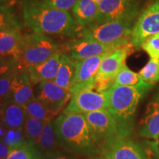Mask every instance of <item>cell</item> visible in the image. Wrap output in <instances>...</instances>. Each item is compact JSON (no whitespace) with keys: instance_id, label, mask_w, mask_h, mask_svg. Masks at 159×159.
<instances>
[{"instance_id":"obj_30","label":"cell","mask_w":159,"mask_h":159,"mask_svg":"<svg viewBox=\"0 0 159 159\" xmlns=\"http://www.w3.org/2000/svg\"><path fill=\"white\" fill-rule=\"evenodd\" d=\"M19 69L11 71L0 78V108L6 102L9 101L11 97L12 85L13 80Z\"/></svg>"},{"instance_id":"obj_15","label":"cell","mask_w":159,"mask_h":159,"mask_svg":"<svg viewBox=\"0 0 159 159\" xmlns=\"http://www.w3.org/2000/svg\"><path fill=\"white\" fill-rule=\"evenodd\" d=\"M138 134L147 139L159 138V90L148 103L144 116L139 125Z\"/></svg>"},{"instance_id":"obj_5","label":"cell","mask_w":159,"mask_h":159,"mask_svg":"<svg viewBox=\"0 0 159 159\" xmlns=\"http://www.w3.org/2000/svg\"><path fill=\"white\" fill-rule=\"evenodd\" d=\"M135 19L93 23L81 30V37L102 43L130 42Z\"/></svg>"},{"instance_id":"obj_2","label":"cell","mask_w":159,"mask_h":159,"mask_svg":"<svg viewBox=\"0 0 159 159\" xmlns=\"http://www.w3.org/2000/svg\"><path fill=\"white\" fill-rule=\"evenodd\" d=\"M56 141L66 152L80 158L100 155V148L85 115L62 113L54 120Z\"/></svg>"},{"instance_id":"obj_29","label":"cell","mask_w":159,"mask_h":159,"mask_svg":"<svg viewBox=\"0 0 159 159\" xmlns=\"http://www.w3.org/2000/svg\"><path fill=\"white\" fill-rule=\"evenodd\" d=\"M2 142L9 146L11 148H14L27 142L25 131L23 128H9L6 130Z\"/></svg>"},{"instance_id":"obj_4","label":"cell","mask_w":159,"mask_h":159,"mask_svg":"<svg viewBox=\"0 0 159 159\" xmlns=\"http://www.w3.org/2000/svg\"><path fill=\"white\" fill-rule=\"evenodd\" d=\"M61 50L59 43L49 35L35 32L22 33L17 57L19 69L27 70L47 61Z\"/></svg>"},{"instance_id":"obj_31","label":"cell","mask_w":159,"mask_h":159,"mask_svg":"<svg viewBox=\"0 0 159 159\" xmlns=\"http://www.w3.org/2000/svg\"><path fill=\"white\" fill-rule=\"evenodd\" d=\"M141 47L148 53L150 58L159 60V34L147 38Z\"/></svg>"},{"instance_id":"obj_16","label":"cell","mask_w":159,"mask_h":159,"mask_svg":"<svg viewBox=\"0 0 159 159\" xmlns=\"http://www.w3.org/2000/svg\"><path fill=\"white\" fill-rule=\"evenodd\" d=\"M63 52V50L57 52L47 61L27 69L32 84L39 85L44 81L54 80L58 71Z\"/></svg>"},{"instance_id":"obj_23","label":"cell","mask_w":159,"mask_h":159,"mask_svg":"<svg viewBox=\"0 0 159 159\" xmlns=\"http://www.w3.org/2000/svg\"><path fill=\"white\" fill-rule=\"evenodd\" d=\"M23 25L13 6L5 3L0 5V31L15 28L21 31Z\"/></svg>"},{"instance_id":"obj_17","label":"cell","mask_w":159,"mask_h":159,"mask_svg":"<svg viewBox=\"0 0 159 159\" xmlns=\"http://www.w3.org/2000/svg\"><path fill=\"white\" fill-rule=\"evenodd\" d=\"M34 97L28 73L25 69H19L13 80L9 101L23 106Z\"/></svg>"},{"instance_id":"obj_7","label":"cell","mask_w":159,"mask_h":159,"mask_svg":"<svg viewBox=\"0 0 159 159\" xmlns=\"http://www.w3.org/2000/svg\"><path fill=\"white\" fill-rule=\"evenodd\" d=\"M156 34H159V0L139 15L133 27L130 42L133 47L139 49L147 38Z\"/></svg>"},{"instance_id":"obj_39","label":"cell","mask_w":159,"mask_h":159,"mask_svg":"<svg viewBox=\"0 0 159 159\" xmlns=\"http://www.w3.org/2000/svg\"><path fill=\"white\" fill-rule=\"evenodd\" d=\"M9 1H11V0H0V5H2V4H5Z\"/></svg>"},{"instance_id":"obj_37","label":"cell","mask_w":159,"mask_h":159,"mask_svg":"<svg viewBox=\"0 0 159 159\" xmlns=\"http://www.w3.org/2000/svg\"><path fill=\"white\" fill-rule=\"evenodd\" d=\"M83 159H106V158H105L104 156H102V155H97V156L88 157V158H85Z\"/></svg>"},{"instance_id":"obj_25","label":"cell","mask_w":159,"mask_h":159,"mask_svg":"<svg viewBox=\"0 0 159 159\" xmlns=\"http://www.w3.org/2000/svg\"><path fill=\"white\" fill-rule=\"evenodd\" d=\"M26 114L32 117L42 121H48L53 119L55 116L42 102H40L36 97H34L23 105Z\"/></svg>"},{"instance_id":"obj_12","label":"cell","mask_w":159,"mask_h":159,"mask_svg":"<svg viewBox=\"0 0 159 159\" xmlns=\"http://www.w3.org/2000/svg\"><path fill=\"white\" fill-rule=\"evenodd\" d=\"M84 115L100 148L104 143L119 135L116 119L108 109L93 111Z\"/></svg>"},{"instance_id":"obj_18","label":"cell","mask_w":159,"mask_h":159,"mask_svg":"<svg viewBox=\"0 0 159 159\" xmlns=\"http://www.w3.org/2000/svg\"><path fill=\"white\" fill-rule=\"evenodd\" d=\"M27 114L23 106L7 101L0 108V122L7 129L23 128Z\"/></svg>"},{"instance_id":"obj_9","label":"cell","mask_w":159,"mask_h":159,"mask_svg":"<svg viewBox=\"0 0 159 159\" xmlns=\"http://www.w3.org/2000/svg\"><path fill=\"white\" fill-rule=\"evenodd\" d=\"M108 97L106 91L99 92L95 89H84L71 94L70 102L63 109V114L75 113L85 114L102 109H107Z\"/></svg>"},{"instance_id":"obj_19","label":"cell","mask_w":159,"mask_h":159,"mask_svg":"<svg viewBox=\"0 0 159 159\" xmlns=\"http://www.w3.org/2000/svg\"><path fill=\"white\" fill-rule=\"evenodd\" d=\"M73 17L81 28L97 22L99 8L94 0H78L72 8Z\"/></svg>"},{"instance_id":"obj_24","label":"cell","mask_w":159,"mask_h":159,"mask_svg":"<svg viewBox=\"0 0 159 159\" xmlns=\"http://www.w3.org/2000/svg\"><path fill=\"white\" fill-rule=\"evenodd\" d=\"M38 145L45 153L57 149V146H59V145L56 141L53 119L45 122Z\"/></svg>"},{"instance_id":"obj_22","label":"cell","mask_w":159,"mask_h":159,"mask_svg":"<svg viewBox=\"0 0 159 159\" xmlns=\"http://www.w3.org/2000/svg\"><path fill=\"white\" fill-rule=\"evenodd\" d=\"M115 85H125V86H134L139 87V88H144L151 90L153 85L143 81L139 73H136L127 66L125 64L121 69L116 75L114 80Z\"/></svg>"},{"instance_id":"obj_10","label":"cell","mask_w":159,"mask_h":159,"mask_svg":"<svg viewBox=\"0 0 159 159\" xmlns=\"http://www.w3.org/2000/svg\"><path fill=\"white\" fill-rule=\"evenodd\" d=\"M129 43H102L80 37L68 41L65 45V48L67 54L74 61H80L110 52Z\"/></svg>"},{"instance_id":"obj_33","label":"cell","mask_w":159,"mask_h":159,"mask_svg":"<svg viewBox=\"0 0 159 159\" xmlns=\"http://www.w3.org/2000/svg\"><path fill=\"white\" fill-rule=\"evenodd\" d=\"M42 1L53 8L69 11V10H72L78 0H42Z\"/></svg>"},{"instance_id":"obj_32","label":"cell","mask_w":159,"mask_h":159,"mask_svg":"<svg viewBox=\"0 0 159 159\" xmlns=\"http://www.w3.org/2000/svg\"><path fill=\"white\" fill-rule=\"evenodd\" d=\"M19 69V61L14 56H0V78L11 71Z\"/></svg>"},{"instance_id":"obj_21","label":"cell","mask_w":159,"mask_h":159,"mask_svg":"<svg viewBox=\"0 0 159 159\" xmlns=\"http://www.w3.org/2000/svg\"><path fill=\"white\" fill-rule=\"evenodd\" d=\"M21 35V30L15 28L0 31V56H14L17 58Z\"/></svg>"},{"instance_id":"obj_6","label":"cell","mask_w":159,"mask_h":159,"mask_svg":"<svg viewBox=\"0 0 159 159\" xmlns=\"http://www.w3.org/2000/svg\"><path fill=\"white\" fill-rule=\"evenodd\" d=\"M130 42L115 49L105 57L95 79L94 89L99 92H105L114 83L116 75L126 64V59L132 52Z\"/></svg>"},{"instance_id":"obj_11","label":"cell","mask_w":159,"mask_h":159,"mask_svg":"<svg viewBox=\"0 0 159 159\" xmlns=\"http://www.w3.org/2000/svg\"><path fill=\"white\" fill-rule=\"evenodd\" d=\"M98 8L97 23H100L114 20L136 19L140 11V5L138 0H102Z\"/></svg>"},{"instance_id":"obj_8","label":"cell","mask_w":159,"mask_h":159,"mask_svg":"<svg viewBox=\"0 0 159 159\" xmlns=\"http://www.w3.org/2000/svg\"><path fill=\"white\" fill-rule=\"evenodd\" d=\"M100 151L106 159H148L143 146L122 135L104 143Z\"/></svg>"},{"instance_id":"obj_14","label":"cell","mask_w":159,"mask_h":159,"mask_svg":"<svg viewBox=\"0 0 159 159\" xmlns=\"http://www.w3.org/2000/svg\"><path fill=\"white\" fill-rule=\"evenodd\" d=\"M35 97L56 116L63 111L71 94L70 91L61 88L54 81H44L38 85Z\"/></svg>"},{"instance_id":"obj_3","label":"cell","mask_w":159,"mask_h":159,"mask_svg":"<svg viewBox=\"0 0 159 159\" xmlns=\"http://www.w3.org/2000/svg\"><path fill=\"white\" fill-rule=\"evenodd\" d=\"M150 91L144 88L114 84L106 91L107 109L116 119L119 135L130 136L132 134L137 107Z\"/></svg>"},{"instance_id":"obj_1","label":"cell","mask_w":159,"mask_h":159,"mask_svg":"<svg viewBox=\"0 0 159 159\" xmlns=\"http://www.w3.org/2000/svg\"><path fill=\"white\" fill-rule=\"evenodd\" d=\"M21 9L24 22L35 33L71 38L82 30L71 13L53 8L42 0H22Z\"/></svg>"},{"instance_id":"obj_26","label":"cell","mask_w":159,"mask_h":159,"mask_svg":"<svg viewBox=\"0 0 159 159\" xmlns=\"http://www.w3.org/2000/svg\"><path fill=\"white\" fill-rule=\"evenodd\" d=\"M44 123V121L39 120L27 114L24 125V131L26 138L35 144H39L40 136Z\"/></svg>"},{"instance_id":"obj_35","label":"cell","mask_w":159,"mask_h":159,"mask_svg":"<svg viewBox=\"0 0 159 159\" xmlns=\"http://www.w3.org/2000/svg\"><path fill=\"white\" fill-rule=\"evenodd\" d=\"M46 159H77L75 156L67 152H63L60 150H55L45 153Z\"/></svg>"},{"instance_id":"obj_38","label":"cell","mask_w":159,"mask_h":159,"mask_svg":"<svg viewBox=\"0 0 159 159\" xmlns=\"http://www.w3.org/2000/svg\"><path fill=\"white\" fill-rule=\"evenodd\" d=\"M35 159H46V158H45V157H43L42 155L40 153V152H39V153L38 154V156H36Z\"/></svg>"},{"instance_id":"obj_27","label":"cell","mask_w":159,"mask_h":159,"mask_svg":"<svg viewBox=\"0 0 159 159\" xmlns=\"http://www.w3.org/2000/svg\"><path fill=\"white\" fill-rule=\"evenodd\" d=\"M35 144V143L27 140L25 144L11 148L6 159H35L39 151Z\"/></svg>"},{"instance_id":"obj_20","label":"cell","mask_w":159,"mask_h":159,"mask_svg":"<svg viewBox=\"0 0 159 159\" xmlns=\"http://www.w3.org/2000/svg\"><path fill=\"white\" fill-rule=\"evenodd\" d=\"M76 74L75 61L66 52H63L60 65L54 82L61 88L69 90L72 86Z\"/></svg>"},{"instance_id":"obj_36","label":"cell","mask_w":159,"mask_h":159,"mask_svg":"<svg viewBox=\"0 0 159 159\" xmlns=\"http://www.w3.org/2000/svg\"><path fill=\"white\" fill-rule=\"evenodd\" d=\"M11 148L5 144V143L0 141V159H6L8 156Z\"/></svg>"},{"instance_id":"obj_34","label":"cell","mask_w":159,"mask_h":159,"mask_svg":"<svg viewBox=\"0 0 159 159\" xmlns=\"http://www.w3.org/2000/svg\"><path fill=\"white\" fill-rule=\"evenodd\" d=\"M143 148L146 152L148 159H159V146L158 140H145Z\"/></svg>"},{"instance_id":"obj_13","label":"cell","mask_w":159,"mask_h":159,"mask_svg":"<svg viewBox=\"0 0 159 159\" xmlns=\"http://www.w3.org/2000/svg\"><path fill=\"white\" fill-rule=\"evenodd\" d=\"M110 52L86 59L75 61L76 74L72 86L70 89L71 94L84 89H94L95 79L101 62Z\"/></svg>"},{"instance_id":"obj_28","label":"cell","mask_w":159,"mask_h":159,"mask_svg":"<svg viewBox=\"0 0 159 159\" xmlns=\"http://www.w3.org/2000/svg\"><path fill=\"white\" fill-rule=\"evenodd\" d=\"M139 75L143 81L153 85L159 82V60L150 58L139 71Z\"/></svg>"}]
</instances>
